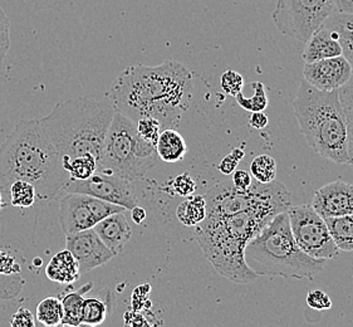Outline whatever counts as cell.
Wrapping results in <instances>:
<instances>
[{"label":"cell","mask_w":353,"mask_h":327,"mask_svg":"<svg viewBox=\"0 0 353 327\" xmlns=\"http://www.w3.org/2000/svg\"><path fill=\"white\" fill-rule=\"evenodd\" d=\"M204 197L208 213L195 235L205 257L229 281L254 282L259 276L248 267L244 250L276 214L292 206L290 192L276 180L263 184L253 179L245 192L220 183Z\"/></svg>","instance_id":"cell-1"},{"label":"cell","mask_w":353,"mask_h":327,"mask_svg":"<svg viewBox=\"0 0 353 327\" xmlns=\"http://www.w3.org/2000/svg\"><path fill=\"white\" fill-rule=\"evenodd\" d=\"M194 93V77L188 67L177 61L159 66H130L114 79L108 99L116 111L134 122L155 117L161 128H175L189 110Z\"/></svg>","instance_id":"cell-2"},{"label":"cell","mask_w":353,"mask_h":327,"mask_svg":"<svg viewBox=\"0 0 353 327\" xmlns=\"http://www.w3.org/2000/svg\"><path fill=\"white\" fill-rule=\"evenodd\" d=\"M0 178L28 181L37 198L50 199L62 192L70 175L62 157L37 119L23 120L0 145Z\"/></svg>","instance_id":"cell-3"},{"label":"cell","mask_w":353,"mask_h":327,"mask_svg":"<svg viewBox=\"0 0 353 327\" xmlns=\"http://www.w3.org/2000/svg\"><path fill=\"white\" fill-rule=\"evenodd\" d=\"M114 112L108 96L103 99L78 97L57 103L50 114L39 121L61 157L91 154L99 165Z\"/></svg>","instance_id":"cell-4"},{"label":"cell","mask_w":353,"mask_h":327,"mask_svg":"<svg viewBox=\"0 0 353 327\" xmlns=\"http://www.w3.org/2000/svg\"><path fill=\"white\" fill-rule=\"evenodd\" d=\"M293 110L310 148L332 163L348 165L346 111L339 90L321 91L302 79Z\"/></svg>","instance_id":"cell-5"},{"label":"cell","mask_w":353,"mask_h":327,"mask_svg":"<svg viewBox=\"0 0 353 327\" xmlns=\"http://www.w3.org/2000/svg\"><path fill=\"white\" fill-rule=\"evenodd\" d=\"M244 258L258 276L312 279L325 266V259L312 258L299 248L287 210L276 214L248 243Z\"/></svg>","instance_id":"cell-6"},{"label":"cell","mask_w":353,"mask_h":327,"mask_svg":"<svg viewBox=\"0 0 353 327\" xmlns=\"http://www.w3.org/2000/svg\"><path fill=\"white\" fill-rule=\"evenodd\" d=\"M156 145L137 134L136 122L116 111L107 131L99 171L137 181L157 163Z\"/></svg>","instance_id":"cell-7"},{"label":"cell","mask_w":353,"mask_h":327,"mask_svg":"<svg viewBox=\"0 0 353 327\" xmlns=\"http://www.w3.org/2000/svg\"><path fill=\"white\" fill-rule=\"evenodd\" d=\"M334 12L333 0H276L272 19L281 33L305 43Z\"/></svg>","instance_id":"cell-8"},{"label":"cell","mask_w":353,"mask_h":327,"mask_svg":"<svg viewBox=\"0 0 353 327\" xmlns=\"http://www.w3.org/2000/svg\"><path fill=\"white\" fill-rule=\"evenodd\" d=\"M287 213L294 241L305 255L325 261L339 258L341 250L333 242L325 218H322L313 206L308 204L290 206Z\"/></svg>","instance_id":"cell-9"},{"label":"cell","mask_w":353,"mask_h":327,"mask_svg":"<svg viewBox=\"0 0 353 327\" xmlns=\"http://www.w3.org/2000/svg\"><path fill=\"white\" fill-rule=\"evenodd\" d=\"M126 212V208L81 192H64L59 200V223L64 235L94 227L108 215Z\"/></svg>","instance_id":"cell-10"},{"label":"cell","mask_w":353,"mask_h":327,"mask_svg":"<svg viewBox=\"0 0 353 327\" xmlns=\"http://www.w3.org/2000/svg\"><path fill=\"white\" fill-rule=\"evenodd\" d=\"M62 192L92 195L99 199L123 206L126 210H131L134 206H139L132 181L99 170L85 180L68 179Z\"/></svg>","instance_id":"cell-11"},{"label":"cell","mask_w":353,"mask_h":327,"mask_svg":"<svg viewBox=\"0 0 353 327\" xmlns=\"http://www.w3.org/2000/svg\"><path fill=\"white\" fill-rule=\"evenodd\" d=\"M65 249L77 259L81 272L94 270L116 257L93 228L65 235Z\"/></svg>","instance_id":"cell-12"},{"label":"cell","mask_w":353,"mask_h":327,"mask_svg":"<svg viewBox=\"0 0 353 327\" xmlns=\"http://www.w3.org/2000/svg\"><path fill=\"white\" fill-rule=\"evenodd\" d=\"M352 75V67L345 56L310 62L303 68V79L321 91L342 88Z\"/></svg>","instance_id":"cell-13"},{"label":"cell","mask_w":353,"mask_h":327,"mask_svg":"<svg viewBox=\"0 0 353 327\" xmlns=\"http://www.w3.org/2000/svg\"><path fill=\"white\" fill-rule=\"evenodd\" d=\"M312 206L322 218L353 214V185L334 180L314 192Z\"/></svg>","instance_id":"cell-14"},{"label":"cell","mask_w":353,"mask_h":327,"mask_svg":"<svg viewBox=\"0 0 353 327\" xmlns=\"http://www.w3.org/2000/svg\"><path fill=\"white\" fill-rule=\"evenodd\" d=\"M93 229L99 235L102 242L117 256L131 239V227L125 217V212L111 214L99 221Z\"/></svg>","instance_id":"cell-15"},{"label":"cell","mask_w":353,"mask_h":327,"mask_svg":"<svg viewBox=\"0 0 353 327\" xmlns=\"http://www.w3.org/2000/svg\"><path fill=\"white\" fill-rule=\"evenodd\" d=\"M302 56L305 63L325 58L343 56V50L339 43L337 32L325 26L319 27L305 42V48Z\"/></svg>","instance_id":"cell-16"},{"label":"cell","mask_w":353,"mask_h":327,"mask_svg":"<svg viewBox=\"0 0 353 327\" xmlns=\"http://www.w3.org/2000/svg\"><path fill=\"white\" fill-rule=\"evenodd\" d=\"M46 276L57 284L72 285L81 277L79 264L68 249H64L52 257L46 268Z\"/></svg>","instance_id":"cell-17"},{"label":"cell","mask_w":353,"mask_h":327,"mask_svg":"<svg viewBox=\"0 0 353 327\" xmlns=\"http://www.w3.org/2000/svg\"><path fill=\"white\" fill-rule=\"evenodd\" d=\"M156 152L165 163H179L188 154V143L175 128H163L156 141Z\"/></svg>","instance_id":"cell-18"},{"label":"cell","mask_w":353,"mask_h":327,"mask_svg":"<svg viewBox=\"0 0 353 327\" xmlns=\"http://www.w3.org/2000/svg\"><path fill=\"white\" fill-rule=\"evenodd\" d=\"M323 26L337 32L343 56L347 58L353 70V14L334 12Z\"/></svg>","instance_id":"cell-19"},{"label":"cell","mask_w":353,"mask_h":327,"mask_svg":"<svg viewBox=\"0 0 353 327\" xmlns=\"http://www.w3.org/2000/svg\"><path fill=\"white\" fill-rule=\"evenodd\" d=\"M206 200L204 195H190L181 201L176 209L177 221L185 227H196L206 218Z\"/></svg>","instance_id":"cell-20"},{"label":"cell","mask_w":353,"mask_h":327,"mask_svg":"<svg viewBox=\"0 0 353 327\" xmlns=\"http://www.w3.org/2000/svg\"><path fill=\"white\" fill-rule=\"evenodd\" d=\"M325 224L330 229L333 242L339 250L352 252L353 250V214L325 218Z\"/></svg>","instance_id":"cell-21"},{"label":"cell","mask_w":353,"mask_h":327,"mask_svg":"<svg viewBox=\"0 0 353 327\" xmlns=\"http://www.w3.org/2000/svg\"><path fill=\"white\" fill-rule=\"evenodd\" d=\"M92 288V284L82 286L78 291L67 293L62 301L63 306V320L61 326H81L82 306L85 301V295Z\"/></svg>","instance_id":"cell-22"},{"label":"cell","mask_w":353,"mask_h":327,"mask_svg":"<svg viewBox=\"0 0 353 327\" xmlns=\"http://www.w3.org/2000/svg\"><path fill=\"white\" fill-rule=\"evenodd\" d=\"M62 163L70 179L85 180L99 170V161L91 154L74 157H62Z\"/></svg>","instance_id":"cell-23"},{"label":"cell","mask_w":353,"mask_h":327,"mask_svg":"<svg viewBox=\"0 0 353 327\" xmlns=\"http://www.w3.org/2000/svg\"><path fill=\"white\" fill-rule=\"evenodd\" d=\"M37 320L43 326L56 327L62 325L63 306L58 297H46L37 305Z\"/></svg>","instance_id":"cell-24"},{"label":"cell","mask_w":353,"mask_h":327,"mask_svg":"<svg viewBox=\"0 0 353 327\" xmlns=\"http://www.w3.org/2000/svg\"><path fill=\"white\" fill-rule=\"evenodd\" d=\"M107 313L108 307L106 302L97 297H88L83 301L81 322L85 326H99L106 321Z\"/></svg>","instance_id":"cell-25"},{"label":"cell","mask_w":353,"mask_h":327,"mask_svg":"<svg viewBox=\"0 0 353 327\" xmlns=\"http://www.w3.org/2000/svg\"><path fill=\"white\" fill-rule=\"evenodd\" d=\"M250 174L256 181L267 184L276 180V160L269 155H259L250 163Z\"/></svg>","instance_id":"cell-26"},{"label":"cell","mask_w":353,"mask_h":327,"mask_svg":"<svg viewBox=\"0 0 353 327\" xmlns=\"http://www.w3.org/2000/svg\"><path fill=\"white\" fill-rule=\"evenodd\" d=\"M36 189L34 186L24 181L15 180L10 185V203L18 208H30L36 203Z\"/></svg>","instance_id":"cell-27"},{"label":"cell","mask_w":353,"mask_h":327,"mask_svg":"<svg viewBox=\"0 0 353 327\" xmlns=\"http://www.w3.org/2000/svg\"><path fill=\"white\" fill-rule=\"evenodd\" d=\"M254 90L253 97L247 99L243 93H238L235 96L238 105L247 110L249 112H259V111H265V108L268 107V97L265 93V87L261 82H253L250 83Z\"/></svg>","instance_id":"cell-28"},{"label":"cell","mask_w":353,"mask_h":327,"mask_svg":"<svg viewBox=\"0 0 353 327\" xmlns=\"http://www.w3.org/2000/svg\"><path fill=\"white\" fill-rule=\"evenodd\" d=\"M165 190L174 195L186 198L196 192V183L189 172H184L169 180L168 188Z\"/></svg>","instance_id":"cell-29"},{"label":"cell","mask_w":353,"mask_h":327,"mask_svg":"<svg viewBox=\"0 0 353 327\" xmlns=\"http://www.w3.org/2000/svg\"><path fill=\"white\" fill-rule=\"evenodd\" d=\"M136 128H137V134L141 136L143 140L154 143V145H156L159 135L163 131L161 123L159 122V120H156L155 117H150V116L139 119L136 121Z\"/></svg>","instance_id":"cell-30"},{"label":"cell","mask_w":353,"mask_h":327,"mask_svg":"<svg viewBox=\"0 0 353 327\" xmlns=\"http://www.w3.org/2000/svg\"><path fill=\"white\" fill-rule=\"evenodd\" d=\"M220 86H221V90L229 95V96H233L235 97L238 93H241L243 91V87H244V79L239 72L225 71L221 77H220Z\"/></svg>","instance_id":"cell-31"},{"label":"cell","mask_w":353,"mask_h":327,"mask_svg":"<svg viewBox=\"0 0 353 327\" xmlns=\"http://www.w3.org/2000/svg\"><path fill=\"white\" fill-rule=\"evenodd\" d=\"M10 48V21L3 8L0 7V66L7 57Z\"/></svg>","instance_id":"cell-32"},{"label":"cell","mask_w":353,"mask_h":327,"mask_svg":"<svg viewBox=\"0 0 353 327\" xmlns=\"http://www.w3.org/2000/svg\"><path fill=\"white\" fill-rule=\"evenodd\" d=\"M307 305L316 311H328L332 308V299L322 290H312L307 293Z\"/></svg>","instance_id":"cell-33"},{"label":"cell","mask_w":353,"mask_h":327,"mask_svg":"<svg viewBox=\"0 0 353 327\" xmlns=\"http://www.w3.org/2000/svg\"><path fill=\"white\" fill-rule=\"evenodd\" d=\"M245 155L244 150L241 148H235V149L228 154L221 161H220L219 166H218V170L224 174V175H232L234 171L236 170V166L239 165L243 157Z\"/></svg>","instance_id":"cell-34"},{"label":"cell","mask_w":353,"mask_h":327,"mask_svg":"<svg viewBox=\"0 0 353 327\" xmlns=\"http://www.w3.org/2000/svg\"><path fill=\"white\" fill-rule=\"evenodd\" d=\"M150 291H151L150 285H141L134 288L132 299H131V305L134 311L141 313L142 310L149 308L148 306H150Z\"/></svg>","instance_id":"cell-35"},{"label":"cell","mask_w":353,"mask_h":327,"mask_svg":"<svg viewBox=\"0 0 353 327\" xmlns=\"http://www.w3.org/2000/svg\"><path fill=\"white\" fill-rule=\"evenodd\" d=\"M345 107L347 117V131H348V165L353 166V102L352 101L341 99Z\"/></svg>","instance_id":"cell-36"},{"label":"cell","mask_w":353,"mask_h":327,"mask_svg":"<svg viewBox=\"0 0 353 327\" xmlns=\"http://www.w3.org/2000/svg\"><path fill=\"white\" fill-rule=\"evenodd\" d=\"M10 325L13 327H34L36 321L29 310L21 307L12 316Z\"/></svg>","instance_id":"cell-37"},{"label":"cell","mask_w":353,"mask_h":327,"mask_svg":"<svg viewBox=\"0 0 353 327\" xmlns=\"http://www.w3.org/2000/svg\"><path fill=\"white\" fill-rule=\"evenodd\" d=\"M253 183V177L250 172L243 170H235L233 172V178H232V184H233L235 189L241 190V192H245L250 185Z\"/></svg>","instance_id":"cell-38"},{"label":"cell","mask_w":353,"mask_h":327,"mask_svg":"<svg viewBox=\"0 0 353 327\" xmlns=\"http://www.w3.org/2000/svg\"><path fill=\"white\" fill-rule=\"evenodd\" d=\"M125 325L126 326H150V322L143 317L141 313L132 310L125 315Z\"/></svg>","instance_id":"cell-39"},{"label":"cell","mask_w":353,"mask_h":327,"mask_svg":"<svg viewBox=\"0 0 353 327\" xmlns=\"http://www.w3.org/2000/svg\"><path fill=\"white\" fill-rule=\"evenodd\" d=\"M249 123L255 130H263V128H267V125H268V116L264 114V111L252 112V116L249 119Z\"/></svg>","instance_id":"cell-40"},{"label":"cell","mask_w":353,"mask_h":327,"mask_svg":"<svg viewBox=\"0 0 353 327\" xmlns=\"http://www.w3.org/2000/svg\"><path fill=\"white\" fill-rule=\"evenodd\" d=\"M336 12L353 14V0H333Z\"/></svg>","instance_id":"cell-41"},{"label":"cell","mask_w":353,"mask_h":327,"mask_svg":"<svg viewBox=\"0 0 353 327\" xmlns=\"http://www.w3.org/2000/svg\"><path fill=\"white\" fill-rule=\"evenodd\" d=\"M131 218L136 224H141L148 218V213L142 206H136L131 209Z\"/></svg>","instance_id":"cell-42"},{"label":"cell","mask_w":353,"mask_h":327,"mask_svg":"<svg viewBox=\"0 0 353 327\" xmlns=\"http://www.w3.org/2000/svg\"><path fill=\"white\" fill-rule=\"evenodd\" d=\"M339 97L353 102V75L351 79L342 88H339Z\"/></svg>","instance_id":"cell-43"},{"label":"cell","mask_w":353,"mask_h":327,"mask_svg":"<svg viewBox=\"0 0 353 327\" xmlns=\"http://www.w3.org/2000/svg\"><path fill=\"white\" fill-rule=\"evenodd\" d=\"M4 206V201H3V198H1V192H0V209Z\"/></svg>","instance_id":"cell-44"}]
</instances>
